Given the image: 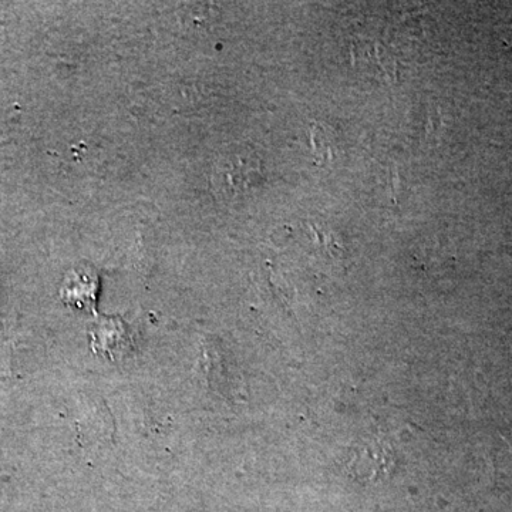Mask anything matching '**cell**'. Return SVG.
Here are the masks:
<instances>
[{
	"mask_svg": "<svg viewBox=\"0 0 512 512\" xmlns=\"http://www.w3.org/2000/svg\"><path fill=\"white\" fill-rule=\"evenodd\" d=\"M97 328L92 332V346L94 352L101 350V355L116 359L126 352L130 345V339L127 336V329L119 319H103Z\"/></svg>",
	"mask_w": 512,
	"mask_h": 512,
	"instance_id": "obj_2",
	"label": "cell"
},
{
	"mask_svg": "<svg viewBox=\"0 0 512 512\" xmlns=\"http://www.w3.org/2000/svg\"><path fill=\"white\" fill-rule=\"evenodd\" d=\"M99 286V275L92 266H80L64 278L60 298L76 311H94Z\"/></svg>",
	"mask_w": 512,
	"mask_h": 512,
	"instance_id": "obj_1",
	"label": "cell"
}]
</instances>
